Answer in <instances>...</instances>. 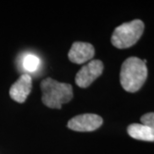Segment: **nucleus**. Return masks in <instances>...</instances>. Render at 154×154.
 Returning <instances> with one entry per match:
<instances>
[{
    "mask_svg": "<svg viewBox=\"0 0 154 154\" xmlns=\"http://www.w3.org/2000/svg\"><path fill=\"white\" fill-rule=\"evenodd\" d=\"M147 78V68L140 58L131 57L123 62L120 72V82L128 93H135L144 85Z\"/></svg>",
    "mask_w": 154,
    "mask_h": 154,
    "instance_id": "obj_1",
    "label": "nucleus"
},
{
    "mask_svg": "<svg viewBox=\"0 0 154 154\" xmlns=\"http://www.w3.org/2000/svg\"><path fill=\"white\" fill-rule=\"evenodd\" d=\"M42 102L51 109H61L62 105L69 102L73 98V88L70 84L62 83L46 78L40 83Z\"/></svg>",
    "mask_w": 154,
    "mask_h": 154,
    "instance_id": "obj_2",
    "label": "nucleus"
},
{
    "mask_svg": "<svg viewBox=\"0 0 154 154\" xmlns=\"http://www.w3.org/2000/svg\"><path fill=\"white\" fill-rule=\"evenodd\" d=\"M144 23L140 20L123 23L116 28L111 36V43L118 49L132 46L141 37L144 32Z\"/></svg>",
    "mask_w": 154,
    "mask_h": 154,
    "instance_id": "obj_3",
    "label": "nucleus"
},
{
    "mask_svg": "<svg viewBox=\"0 0 154 154\" xmlns=\"http://www.w3.org/2000/svg\"><path fill=\"white\" fill-rule=\"evenodd\" d=\"M104 70V64L100 60H92L77 72L75 83L78 87L86 88L101 75Z\"/></svg>",
    "mask_w": 154,
    "mask_h": 154,
    "instance_id": "obj_4",
    "label": "nucleus"
},
{
    "mask_svg": "<svg viewBox=\"0 0 154 154\" xmlns=\"http://www.w3.org/2000/svg\"><path fill=\"white\" fill-rule=\"evenodd\" d=\"M103 124V118L96 114H82L71 118L68 128L78 132H91L98 129Z\"/></svg>",
    "mask_w": 154,
    "mask_h": 154,
    "instance_id": "obj_5",
    "label": "nucleus"
},
{
    "mask_svg": "<svg viewBox=\"0 0 154 154\" xmlns=\"http://www.w3.org/2000/svg\"><path fill=\"white\" fill-rule=\"evenodd\" d=\"M32 90V77L28 74H22L10 89V96L18 103L26 101Z\"/></svg>",
    "mask_w": 154,
    "mask_h": 154,
    "instance_id": "obj_6",
    "label": "nucleus"
},
{
    "mask_svg": "<svg viewBox=\"0 0 154 154\" xmlns=\"http://www.w3.org/2000/svg\"><path fill=\"white\" fill-rule=\"evenodd\" d=\"M94 53L95 50L91 44L86 42H75L72 45L68 57L72 63L82 64L91 60L94 57Z\"/></svg>",
    "mask_w": 154,
    "mask_h": 154,
    "instance_id": "obj_7",
    "label": "nucleus"
},
{
    "mask_svg": "<svg viewBox=\"0 0 154 154\" xmlns=\"http://www.w3.org/2000/svg\"><path fill=\"white\" fill-rule=\"evenodd\" d=\"M128 134L134 139L143 141H154V132L142 123H133L128 127Z\"/></svg>",
    "mask_w": 154,
    "mask_h": 154,
    "instance_id": "obj_8",
    "label": "nucleus"
},
{
    "mask_svg": "<svg viewBox=\"0 0 154 154\" xmlns=\"http://www.w3.org/2000/svg\"><path fill=\"white\" fill-rule=\"evenodd\" d=\"M40 64H41V61L39 57L32 53L25 54L22 59V69L25 71L29 73L37 71L38 68L40 67Z\"/></svg>",
    "mask_w": 154,
    "mask_h": 154,
    "instance_id": "obj_9",
    "label": "nucleus"
},
{
    "mask_svg": "<svg viewBox=\"0 0 154 154\" xmlns=\"http://www.w3.org/2000/svg\"><path fill=\"white\" fill-rule=\"evenodd\" d=\"M141 123L149 127L154 132V112H149L141 116Z\"/></svg>",
    "mask_w": 154,
    "mask_h": 154,
    "instance_id": "obj_10",
    "label": "nucleus"
}]
</instances>
